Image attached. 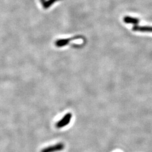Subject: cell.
I'll return each mask as SVG.
<instances>
[{
    "instance_id": "obj_1",
    "label": "cell",
    "mask_w": 152,
    "mask_h": 152,
    "mask_svg": "<svg viewBox=\"0 0 152 152\" xmlns=\"http://www.w3.org/2000/svg\"><path fill=\"white\" fill-rule=\"evenodd\" d=\"M64 144L63 143H57V144L52 146H48L44 148L41 152H57L61 151L64 149Z\"/></svg>"
},
{
    "instance_id": "obj_2",
    "label": "cell",
    "mask_w": 152,
    "mask_h": 152,
    "mask_svg": "<svg viewBox=\"0 0 152 152\" xmlns=\"http://www.w3.org/2000/svg\"><path fill=\"white\" fill-rule=\"evenodd\" d=\"M72 117V115L70 113H68L62 118L61 120H60L59 122H57V124H56L57 127L58 129H60L68 125L70 123Z\"/></svg>"
},
{
    "instance_id": "obj_3",
    "label": "cell",
    "mask_w": 152,
    "mask_h": 152,
    "mask_svg": "<svg viewBox=\"0 0 152 152\" xmlns=\"http://www.w3.org/2000/svg\"><path fill=\"white\" fill-rule=\"evenodd\" d=\"M82 37L81 36H77L73 38H68V39H59L55 42V45L57 47H63L66 45H67L68 44L70 41L72 39H78V38H81Z\"/></svg>"
},
{
    "instance_id": "obj_4",
    "label": "cell",
    "mask_w": 152,
    "mask_h": 152,
    "mask_svg": "<svg viewBox=\"0 0 152 152\" xmlns=\"http://www.w3.org/2000/svg\"><path fill=\"white\" fill-rule=\"evenodd\" d=\"M133 30L136 31H141V32H152V27H138L134 26L133 27Z\"/></svg>"
},
{
    "instance_id": "obj_5",
    "label": "cell",
    "mask_w": 152,
    "mask_h": 152,
    "mask_svg": "<svg viewBox=\"0 0 152 152\" xmlns=\"http://www.w3.org/2000/svg\"><path fill=\"white\" fill-rule=\"evenodd\" d=\"M124 21L126 23H131V24H137L139 23V19L133 18L130 17H125L124 19Z\"/></svg>"
},
{
    "instance_id": "obj_6",
    "label": "cell",
    "mask_w": 152,
    "mask_h": 152,
    "mask_svg": "<svg viewBox=\"0 0 152 152\" xmlns=\"http://www.w3.org/2000/svg\"><path fill=\"white\" fill-rule=\"evenodd\" d=\"M59 0H48L47 1H44L43 2V6L45 9H48L54 3Z\"/></svg>"
},
{
    "instance_id": "obj_7",
    "label": "cell",
    "mask_w": 152,
    "mask_h": 152,
    "mask_svg": "<svg viewBox=\"0 0 152 152\" xmlns=\"http://www.w3.org/2000/svg\"><path fill=\"white\" fill-rule=\"evenodd\" d=\"M41 1H42V2H44V1H45V0H41Z\"/></svg>"
}]
</instances>
